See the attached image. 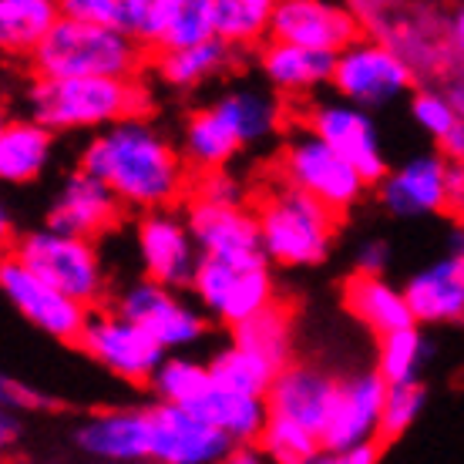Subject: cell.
Instances as JSON below:
<instances>
[{
	"label": "cell",
	"mask_w": 464,
	"mask_h": 464,
	"mask_svg": "<svg viewBox=\"0 0 464 464\" xmlns=\"http://www.w3.org/2000/svg\"><path fill=\"white\" fill-rule=\"evenodd\" d=\"M236 64V51L226 41L212 37L206 44L186 47V51H159L151 54V71L172 88H196L216 74Z\"/></svg>",
	"instance_id": "f1b7e54d"
},
{
	"label": "cell",
	"mask_w": 464,
	"mask_h": 464,
	"mask_svg": "<svg viewBox=\"0 0 464 464\" xmlns=\"http://www.w3.org/2000/svg\"><path fill=\"white\" fill-rule=\"evenodd\" d=\"M273 169L290 186L314 196L316 202H324L326 209H334L337 216H343L367 186L363 175L343 155L330 149L324 139H316L303 121H290V131L279 145Z\"/></svg>",
	"instance_id": "52a82bcc"
},
{
	"label": "cell",
	"mask_w": 464,
	"mask_h": 464,
	"mask_svg": "<svg viewBox=\"0 0 464 464\" xmlns=\"http://www.w3.org/2000/svg\"><path fill=\"white\" fill-rule=\"evenodd\" d=\"M155 394L159 404H175V407H196L202 394L212 387L209 363H196L186 357H165V363L155 373Z\"/></svg>",
	"instance_id": "d6a6232c"
},
{
	"label": "cell",
	"mask_w": 464,
	"mask_h": 464,
	"mask_svg": "<svg viewBox=\"0 0 464 464\" xmlns=\"http://www.w3.org/2000/svg\"><path fill=\"white\" fill-rule=\"evenodd\" d=\"M340 381L310 363H290L276 373L273 391H269V411L273 418L293 420L300 428L314 430L316 438L324 434L334 401H337Z\"/></svg>",
	"instance_id": "44dd1931"
},
{
	"label": "cell",
	"mask_w": 464,
	"mask_h": 464,
	"mask_svg": "<svg viewBox=\"0 0 464 464\" xmlns=\"http://www.w3.org/2000/svg\"><path fill=\"white\" fill-rule=\"evenodd\" d=\"M387 401V381L377 371L343 377L324 434V451H353L363 444H381V418Z\"/></svg>",
	"instance_id": "e0dca14e"
},
{
	"label": "cell",
	"mask_w": 464,
	"mask_h": 464,
	"mask_svg": "<svg viewBox=\"0 0 464 464\" xmlns=\"http://www.w3.org/2000/svg\"><path fill=\"white\" fill-rule=\"evenodd\" d=\"M249 206V202H246ZM222 206L206 198H186V219L196 236L198 253L229 266H266V249L259 239L253 209Z\"/></svg>",
	"instance_id": "9c48e42d"
},
{
	"label": "cell",
	"mask_w": 464,
	"mask_h": 464,
	"mask_svg": "<svg viewBox=\"0 0 464 464\" xmlns=\"http://www.w3.org/2000/svg\"><path fill=\"white\" fill-rule=\"evenodd\" d=\"M381 202L394 216L448 212V159L418 155L381 182Z\"/></svg>",
	"instance_id": "7402d4cb"
},
{
	"label": "cell",
	"mask_w": 464,
	"mask_h": 464,
	"mask_svg": "<svg viewBox=\"0 0 464 464\" xmlns=\"http://www.w3.org/2000/svg\"><path fill=\"white\" fill-rule=\"evenodd\" d=\"M0 286L7 293V300L14 303V310L34 324L37 330H44L47 337L64 340V343H78L88 326L92 310L82 306L78 300L64 296L61 290L47 286L44 279H37L31 269H24L21 263H14L11 256L0 266Z\"/></svg>",
	"instance_id": "7c38bea8"
},
{
	"label": "cell",
	"mask_w": 464,
	"mask_h": 464,
	"mask_svg": "<svg viewBox=\"0 0 464 464\" xmlns=\"http://www.w3.org/2000/svg\"><path fill=\"white\" fill-rule=\"evenodd\" d=\"M11 438H14V418L7 414V418H4V441H11Z\"/></svg>",
	"instance_id": "f6af8a7d"
},
{
	"label": "cell",
	"mask_w": 464,
	"mask_h": 464,
	"mask_svg": "<svg viewBox=\"0 0 464 464\" xmlns=\"http://www.w3.org/2000/svg\"><path fill=\"white\" fill-rule=\"evenodd\" d=\"M283 105L259 88H236L186 118L182 155L196 172H216L232 155L283 125Z\"/></svg>",
	"instance_id": "277c9868"
},
{
	"label": "cell",
	"mask_w": 464,
	"mask_h": 464,
	"mask_svg": "<svg viewBox=\"0 0 464 464\" xmlns=\"http://www.w3.org/2000/svg\"><path fill=\"white\" fill-rule=\"evenodd\" d=\"M383 263H387V246H383L381 239H371V243L360 246L357 273H367V276H381Z\"/></svg>",
	"instance_id": "60d3db41"
},
{
	"label": "cell",
	"mask_w": 464,
	"mask_h": 464,
	"mask_svg": "<svg viewBox=\"0 0 464 464\" xmlns=\"http://www.w3.org/2000/svg\"><path fill=\"white\" fill-rule=\"evenodd\" d=\"M424 337L418 334V326L411 330H401V334H391V337L381 340V357H377V373L391 383H414V373H418L420 360H424Z\"/></svg>",
	"instance_id": "d590c367"
},
{
	"label": "cell",
	"mask_w": 464,
	"mask_h": 464,
	"mask_svg": "<svg viewBox=\"0 0 464 464\" xmlns=\"http://www.w3.org/2000/svg\"><path fill=\"white\" fill-rule=\"evenodd\" d=\"M414 78L411 61L401 58L381 37H360L337 54L334 88L353 105H383L387 98L407 92Z\"/></svg>",
	"instance_id": "8fae6325"
},
{
	"label": "cell",
	"mask_w": 464,
	"mask_h": 464,
	"mask_svg": "<svg viewBox=\"0 0 464 464\" xmlns=\"http://www.w3.org/2000/svg\"><path fill=\"white\" fill-rule=\"evenodd\" d=\"M139 256L151 283H159L165 290L192 286L196 269L202 263V253H198L196 236L188 229V219L172 209L141 216Z\"/></svg>",
	"instance_id": "2e32d148"
},
{
	"label": "cell",
	"mask_w": 464,
	"mask_h": 464,
	"mask_svg": "<svg viewBox=\"0 0 464 464\" xmlns=\"http://www.w3.org/2000/svg\"><path fill=\"white\" fill-rule=\"evenodd\" d=\"M451 41L458 51H464V11L454 14V21H451Z\"/></svg>",
	"instance_id": "ee69618b"
},
{
	"label": "cell",
	"mask_w": 464,
	"mask_h": 464,
	"mask_svg": "<svg viewBox=\"0 0 464 464\" xmlns=\"http://www.w3.org/2000/svg\"><path fill=\"white\" fill-rule=\"evenodd\" d=\"M259 451L273 464H316V458L324 454V441L314 430L300 428L293 420L269 418L266 430L259 438Z\"/></svg>",
	"instance_id": "836d02e7"
},
{
	"label": "cell",
	"mask_w": 464,
	"mask_h": 464,
	"mask_svg": "<svg viewBox=\"0 0 464 464\" xmlns=\"http://www.w3.org/2000/svg\"><path fill=\"white\" fill-rule=\"evenodd\" d=\"M420 404H424V387L414 383H387V401H383V418H381V444L401 438L414 418H418Z\"/></svg>",
	"instance_id": "8d00e7d4"
},
{
	"label": "cell",
	"mask_w": 464,
	"mask_h": 464,
	"mask_svg": "<svg viewBox=\"0 0 464 464\" xmlns=\"http://www.w3.org/2000/svg\"><path fill=\"white\" fill-rule=\"evenodd\" d=\"M192 411L202 414L209 424H216L236 448L239 444H259L269 418H273L266 397L239 394V391H229V387H219V383H212Z\"/></svg>",
	"instance_id": "484cf974"
},
{
	"label": "cell",
	"mask_w": 464,
	"mask_h": 464,
	"mask_svg": "<svg viewBox=\"0 0 464 464\" xmlns=\"http://www.w3.org/2000/svg\"><path fill=\"white\" fill-rule=\"evenodd\" d=\"M78 347L92 360H98L108 373L128 383H151L165 363V350L151 340V334L125 320L115 306L92 310Z\"/></svg>",
	"instance_id": "ba28073f"
},
{
	"label": "cell",
	"mask_w": 464,
	"mask_h": 464,
	"mask_svg": "<svg viewBox=\"0 0 464 464\" xmlns=\"http://www.w3.org/2000/svg\"><path fill=\"white\" fill-rule=\"evenodd\" d=\"M232 343L249 350L256 357L273 363L276 371L290 367V347H293V316L283 303H273L253 320H246L232 330Z\"/></svg>",
	"instance_id": "f546056e"
},
{
	"label": "cell",
	"mask_w": 464,
	"mask_h": 464,
	"mask_svg": "<svg viewBox=\"0 0 464 464\" xmlns=\"http://www.w3.org/2000/svg\"><path fill=\"white\" fill-rule=\"evenodd\" d=\"M381 458V444H363L353 451H324L316 464H377Z\"/></svg>",
	"instance_id": "ab89813d"
},
{
	"label": "cell",
	"mask_w": 464,
	"mask_h": 464,
	"mask_svg": "<svg viewBox=\"0 0 464 464\" xmlns=\"http://www.w3.org/2000/svg\"><path fill=\"white\" fill-rule=\"evenodd\" d=\"M343 306L363 326H371L381 340L391 337V334H401V330H411L418 324L411 303H407V293L394 290L387 279L367 276V273H353L343 283Z\"/></svg>",
	"instance_id": "d4e9b609"
},
{
	"label": "cell",
	"mask_w": 464,
	"mask_h": 464,
	"mask_svg": "<svg viewBox=\"0 0 464 464\" xmlns=\"http://www.w3.org/2000/svg\"><path fill=\"white\" fill-rule=\"evenodd\" d=\"M11 259L21 263L24 269H31L37 279H44L47 286H54L64 296L88 306V310H98V303L105 300L108 283L102 253L88 239L61 236L54 229L24 232L14 239Z\"/></svg>",
	"instance_id": "8992f818"
},
{
	"label": "cell",
	"mask_w": 464,
	"mask_h": 464,
	"mask_svg": "<svg viewBox=\"0 0 464 464\" xmlns=\"http://www.w3.org/2000/svg\"><path fill=\"white\" fill-rule=\"evenodd\" d=\"M259 68L276 92L290 94V98H303V94L316 92L324 84H334L337 54H320V51H306V47L296 44L266 41L259 47Z\"/></svg>",
	"instance_id": "cb8c5ba5"
},
{
	"label": "cell",
	"mask_w": 464,
	"mask_h": 464,
	"mask_svg": "<svg viewBox=\"0 0 464 464\" xmlns=\"http://www.w3.org/2000/svg\"><path fill=\"white\" fill-rule=\"evenodd\" d=\"M121 219H125V206L118 202L115 192L102 179L78 169L64 179L61 192L51 202L47 229L94 243L98 236H108L111 229H118Z\"/></svg>",
	"instance_id": "d6986e66"
},
{
	"label": "cell",
	"mask_w": 464,
	"mask_h": 464,
	"mask_svg": "<svg viewBox=\"0 0 464 464\" xmlns=\"http://www.w3.org/2000/svg\"><path fill=\"white\" fill-rule=\"evenodd\" d=\"M411 111L418 118V125L438 139V145L451 141L464 128V118L458 115V108L448 102V94L441 92H418L411 102Z\"/></svg>",
	"instance_id": "74e56055"
},
{
	"label": "cell",
	"mask_w": 464,
	"mask_h": 464,
	"mask_svg": "<svg viewBox=\"0 0 464 464\" xmlns=\"http://www.w3.org/2000/svg\"><path fill=\"white\" fill-rule=\"evenodd\" d=\"M222 464H273V461L259 451V444H239V448H232V454Z\"/></svg>",
	"instance_id": "7bdbcfd3"
},
{
	"label": "cell",
	"mask_w": 464,
	"mask_h": 464,
	"mask_svg": "<svg viewBox=\"0 0 464 464\" xmlns=\"http://www.w3.org/2000/svg\"><path fill=\"white\" fill-rule=\"evenodd\" d=\"M448 209L464 219V162H448Z\"/></svg>",
	"instance_id": "b9f144b4"
},
{
	"label": "cell",
	"mask_w": 464,
	"mask_h": 464,
	"mask_svg": "<svg viewBox=\"0 0 464 464\" xmlns=\"http://www.w3.org/2000/svg\"><path fill=\"white\" fill-rule=\"evenodd\" d=\"M273 11L269 0H216V37L232 51L256 47L273 34Z\"/></svg>",
	"instance_id": "4dcf8cb0"
},
{
	"label": "cell",
	"mask_w": 464,
	"mask_h": 464,
	"mask_svg": "<svg viewBox=\"0 0 464 464\" xmlns=\"http://www.w3.org/2000/svg\"><path fill=\"white\" fill-rule=\"evenodd\" d=\"M209 373L212 383H219V387H229V391H239V394L249 397H269L279 371L263 357H256V353L232 343V347L219 350L209 360Z\"/></svg>",
	"instance_id": "1f68e13d"
},
{
	"label": "cell",
	"mask_w": 464,
	"mask_h": 464,
	"mask_svg": "<svg viewBox=\"0 0 464 464\" xmlns=\"http://www.w3.org/2000/svg\"><path fill=\"white\" fill-rule=\"evenodd\" d=\"M82 169L102 179L125 209L162 212L188 198L186 155L149 118H128L98 131L82 151Z\"/></svg>",
	"instance_id": "6da1fadb"
},
{
	"label": "cell",
	"mask_w": 464,
	"mask_h": 464,
	"mask_svg": "<svg viewBox=\"0 0 464 464\" xmlns=\"http://www.w3.org/2000/svg\"><path fill=\"white\" fill-rule=\"evenodd\" d=\"M360 21L347 7H334L324 0H283L273 11L269 41L296 44L320 54H343L353 41H360Z\"/></svg>",
	"instance_id": "ac0fdd59"
},
{
	"label": "cell",
	"mask_w": 464,
	"mask_h": 464,
	"mask_svg": "<svg viewBox=\"0 0 464 464\" xmlns=\"http://www.w3.org/2000/svg\"><path fill=\"white\" fill-rule=\"evenodd\" d=\"M192 293L209 314H216L232 330L276 303L269 266H229L206 256L196 269Z\"/></svg>",
	"instance_id": "30bf717a"
},
{
	"label": "cell",
	"mask_w": 464,
	"mask_h": 464,
	"mask_svg": "<svg viewBox=\"0 0 464 464\" xmlns=\"http://www.w3.org/2000/svg\"><path fill=\"white\" fill-rule=\"evenodd\" d=\"M407 303L420 324L464 320V253H448L407 283Z\"/></svg>",
	"instance_id": "603a6c76"
},
{
	"label": "cell",
	"mask_w": 464,
	"mask_h": 464,
	"mask_svg": "<svg viewBox=\"0 0 464 464\" xmlns=\"http://www.w3.org/2000/svg\"><path fill=\"white\" fill-rule=\"evenodd\" d=\"M58 21L61 4H51V0H4L0 4V44L7 54L31 61Z\"/></svg>",
	"instance_id": "83f0119b"
},
{
	"label": "cell",
	"mask_w": 464,
	"mask_h": 464,
	"mask_svg": "<svg viewBox=\"0 0 464 464\" xmlns=\"http://www.w3.org/2000/svg\"><path fill=\"white\" fill-rule=\"evenodd\" d=\"M300 121L337 155H343L363 175V182H383L391 175L377 128L360 108L340 105V102H314V105L303 108Z\"/></svg>",
	"instance_id": "4fadbf2b"
},
{
	"label": "cell",
	"mask_w": 464,
	"mask_h": 464,
	"mask_svg": "<svg viewBox=\"0 0 464 464\" xmlns=\"http://www.w3.org/2000/svg\"><path fill=\"white\" fill-rule=\"evenodd\" d=\"M212 37H216V0H175L159 51H186V47L206 44Z\"/></svg>",
	"instance_id": "e575fe53"
},
{
	"label": "cell",
	"mask_w": 464,
	"mask_h": 464,
	"mask_svg": "<svg viewBox=\"0 0 464 464\" xmlns=\"http://www.w3.org/2000/svg\"><path fill=\"white\" fill-rule=\"evenodd\" d=\"M51 159V131L34 118H11L0 128V175L7 182H31Z\"/></svg>",
	"instance_id": "4316f807"
},
{
	"label": "cell",
	"mask_w": 464,
	"mask_h": 464,
	"mask_svg": "<svg viewBox=\"0 0 464 464\" xmlns=\"http://www.w3.org/2000/svg\"><path fill=\"white\" fill-rule=\"evenodd\" d=\"M151 54L135 44L125 31L88 24L78 17L61 14L54 31L44 37V44L34 51L31 74L34 78H115L131 82Z\"/></svg>",
	"instance_id": "5b68a950"
},
{
	"label": "cell",
	"mask_w": 464,
	"mask_h": 464,
	"mask_svg": "<svg viewBox=\"0 0 464 464\" xmlns=\"http://www.w3.org/2000/svg\"><path fill=\"white\" fill-rule=\"evenodd\" d=\"M61 14L78 17L88 24H102V27H115L121 31V17H125V0H64Z\"/></svg>",
	"instance_id": "f35d334b"
},
{
	"label": "cell",
	"mask_w": 464,
	"mask_h": 464,
	"mask_svg": "<svg viewBox=\"0 0 464 464\" xmlns=\"http://www.w3.org/2000/svg\"><path fill=\"white\" fill-rule=\"evenodd\" d=\"M78 444L105 464H151V411H98L78 428Z\"/></svg>",
	"instance_id": "ffe728a7"
},
{
	"label": "cell",
	"mask_w": 464,
	"mask_h": 464,
	"mask_svg": "<svg viewBox=\"0 0 464 464\" xmlns=\"http://www.w3.org/2000/svg\"><path fill=\"white\" fill-rule=\"evenodd\" d=\"M249 209L259 226L266 259H276L283 266L324 263L340 226L337 212L290 186L276 169L256 179V186L249 188Z\"/></svg>",
	"instance_id": "7a4b0ae2"
},
{
	"label": "cell",
	"mask_w": 464,
	"mask_h": 464,
	"mask_svg": "<svg viewBox=\"0 0 464 464\" xmlns=\"http://www.w3.org/2000/svg\"><path fill=\"white\" fill-rule=\"evenodd\" d=\"M115 310L125 320L139 324L145 334H151V340L162 350L192 347L206 334V320L196 306H188L172 290H165L151 279H139L125 293H118Z\"/></svg>",
	"instance_id": "9a60e30c"
},
{
	"label": "cell",
	"mask_w": 464,
	"mask_h": 464,
	"mask_svg": "<svg viewBox=\"0 0 464 464\" xmlns=\"http://www.w3.org/2000/svg\"><path fill=\"white\" fill-rule=\"evenodd\" d=\"M149 108V92L139 78H31L27 84V118H34L47 131H105L128 118H145Z\"/></svg>",
	"instance_id": "3957f363"
},
{
	"label": "cell",
	"mask_w": 464,
	"mask_h": 464,
	"mask_svg": "<svg viewBox=\"0 0 464 464\" xmlns=\"http://www.w3.org/2000/svg\"><path fill=\"white\" fill-rule=\"evenodd\" d=\"M151 411V464H222L236 444L192 407L155 404Z\"/></svg>",
	"instance_id": "5bb4252c"
}]
</instances>
